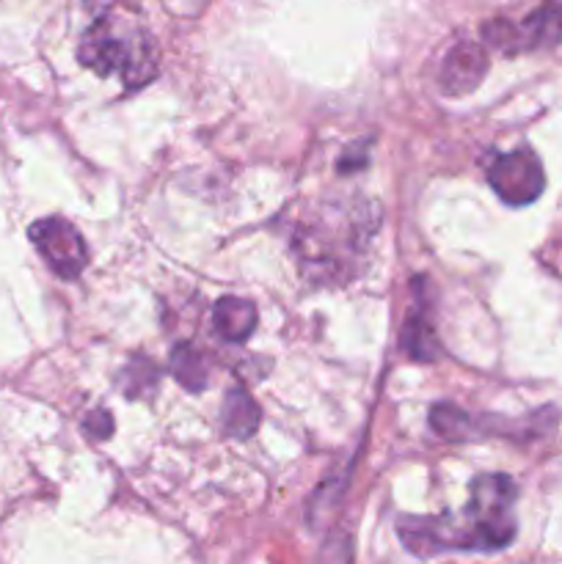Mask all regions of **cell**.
I'll use <instances>...</instances> for the list:
<instances>
[{"mask_svg":"<svg viewBox=\"0 0 562 564\" xmlns=\"http://www.w3.org/2000/svg\"><path fill=\"white\" fill-rule=\"evenodd\" d=\"M518 488L505 474H485L472 482V496L461 512L435 518H400L402 545L417 556L441 551H499L516 538Z\"/></svg>","mask_w":562,"mask_h":564,"instance_id":"6da1fadb","label":"cell"},{"mask_svg":"<svg viewBox=\"0 0 562 564\" xmlns=\"http://www.w3.org/2000/svg\"><path fill=\"white\" fill-rule=\"evenodd\" d=\"M80 64L108 77L119 72L127 88H138L154 77V50L147 33L114 17H99L80 39Z\"/></svg>","mask_w":562,"mask_h":564,"instance_id":"7a4b0ae2","label":"cell"},{"mask_svg":"<svg viewBox=\"0 0 562 564\" xmlns=\"http://www.w3.org/2000/svg\"><path fill=\"white\" fill-rule=\"evenodd\" d=\"M485 42L505 53H518V50H538L554 47L562 39V0H543L538 11L523 22L494 20L483 28Z\"/></svg>","mask_w":562,"mask_h":564,"instance_id":"3957f363","label":"cell"},{"mask_svg":"<svg viewBox=\"0 0 562 564\" xmlns=\"http://www.w3.org/2000/svg\"><path fill=\"white\" fill-rule=\"evenodd\" d=\"M33 248L39 251V257L47 262V268L53 270L61 279L72 281L86 270L88 264V248L83 242V235L64 218H42L36 224H31L28 229Z\"/></svg>","mask_w":562,"mask_h":564,"instance_id":"277c9868","label":"cell"},{"mask_svg":"<svg viewBox=\"0 0 562 564\" xmlns=\"http://www.w3.org/2000/svg\"><path fill=\"white\" fill-rule=\"evenodd\" d=\"M488 182L501 202L510 207H523V204L538 202L545 187V174L532 149H516L496 158V163L488 169Z\"/></svg>","mask_w":562,"mask_h":564,"instance_id":"5b68a950","label":"cell"},{"mask_svg":"<svg viewBox=\"0 0 562 564\" xmlns=\"http://www.w3.org/2000/svg\"><path fill=\"white\" fill-rule=\"evenodd\" d=\"M485 72H488V53L477 42H457L444 55L439 86L446 97H463L483 83Z\"/></svg>","mask_w":562,"mask_h":564,"instance_id":"8992f818","label":"cell"},{"mask_svg":"<svg viewBox=\"0 0 562 564\" xmlns=\"http://www.w3.org/2000/svg\"><path fill=\"white\" fill-rule=\"evenodd\" d=\"M257 306L242 297H220L213 308V325L220 339L231 345H242L257 330Z\"/></svg>","mask_w":562,"mask_h":564,"instance_id":"52a82bcc","label":"cell"},{"mask_svg":"<svg viewBox=\"0 0 562 564\" xmlns=\"http://www.w3.org/2000/svg\"><path fill=\"white\" fill-rule=\"evenodd\" d=\"M224 430L237 441H246L259 427V408L246 389H229L224 400Z\"/></svg>","mask_w":562,"mask_h":564,"instance_id":"ba28073f","label":"cell"},{"mask_svg":"<svg viewBox=\"0 0 562 564\" xmlns=\"http://www.w3.org/2000/svg\"><path fill=\"white\" fill-rule=\"evenodd\" d=\"M402 347H406L408 356L419 364H428L439 358L441 341L433 323L428 319V314L417 312L406 319V328H402Z\"/></svg>","mask_w":562,"mask_h":564,"instance_id":"9c48e42d","label":"cell"},{"mask_svg":"<svg viewBox=\"0 0 562 564\" xmlns=\"http://www.w3.org/2000/svg\"><path fill=\"white\" fill-rule=\"evenodd\" d=\"M171 375L176 378V383L185 386L187 391H202L207 386V358L204 352H198L191 345H176L171 350Z\"/></svg>","mask_w":562,"mask_h":564,"instance_id":"30bf717a","label":"cell"},{"mask_svg":"<svg viewBox=\"0 0 562 564\" xmlns=\"http://www.w3.org/2000/svg\"><path fill=\"white\" fill-rule=\"evenodd\" d=\"M430 427L446 441H468L474 424L466 411H461L452 402H441V405L430 408Z\"/></svg>","mask_w":562,"mask_h":564,"instance_id":"8fae6325","label":"cell"},{"mask_svg":"<svg viewBox=\"0 0 562 564\" xmlns=\"http://www.w3.org/2000/svg\"><path fill=\"white\" fill-rule=\"evenodd\" d=\"M121 386H125V397H130V400L147 397L158 386V369L147 358H132L130 367L121 375Z\"/></svg>","mask_w":562,"mask_h":564,"instance_id":"7c38bea8","label":"cell"},{"mask_svg":"<svg viewBox=\"0 0 562 564\" xmlns=\"http://www.w3.org/2000/svg\"><path fill=\"white\" fill-rule=\"evenodd\" d=\"M86 433L91 435V438L102 441L108 438L110 433H114V419H110L108 411H94L91 416L86 419Z\"/></svg>","mask_w":562,"mask_h":564,"instance_id":"4fadbf2b","label":"cell"}]
</instances>
